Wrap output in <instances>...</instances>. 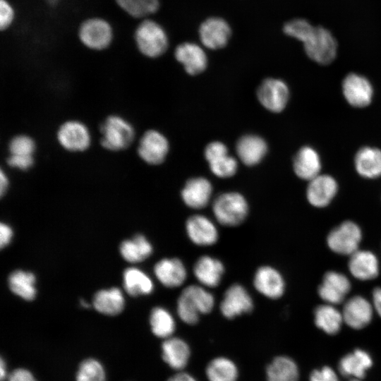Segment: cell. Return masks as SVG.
I'll list each match as a JSON object with an SVG mask.
<instances>
[{"label": "cell", "instance_id": "6da1fadb", "mask_svg": "<svg viewBox=\"0 0 381 381\" xmlns=\"http://www.w3.org/2000/svg\"><path fill=\"white\" fill-rule=\"evenodd\" d=\"M284 32L302 42L308 56L320 64H329L336 57V40L323 27H314L305 19L296 18L284 25Z\"/></svg>", "mask_w": 381, "mask_h": 381}, {"label": "cell", "instance_id": "7a4b0ae2", "mask_svg": "<svg viewBox=\"0 0 381 381\" xmlns=\"http://www.w3.org/2000/svg\"><path fill=\"white\" fill-rule=\"evenodd\" d=\"M214 305V297L206 287L191 284L185 287L178 297L176 313L182 322L194 325L201 315L210 313Z\"/></svg>", "mask_w": 381, "mask_h": 381}, {"label": "cell", "instance_id": "3957f363", "mask_svg": "<svg viewBox=\"0 0 381 381\" xmlns=\"http://www.w3.org/2000/svg\"><path fill=\"white\" fill-rule=\"evenodd\" d=\"M212 208L217 222L228 227L241 224L249 212L246 199L237 192H226L219 195L214 199Z\"/></svg>", "mask_w": 381, "mask_h": 381}, {"label": "cell", "instance_id": "277c9868", "mask_svg": "<svg viewBox=\"0 0 381 381\" xmlns=\"http://www.w3.org/2000/svg\"><path fill=\"white\" fill-rule=\"evenodd\" d=\"M135 37L138 49L146 56L158 57L167 49V35L162 26L154 20H143L138 26Z\"/></svg>", "mask_w": 381, "mask_h": 381}, {"label": "cell", "instance_id": "5b68a950", "mask_svg": "<svg viewBox=\"0 0 381 381\" xmlns=\"http://www.w3.org/2000/svg\"><path fill=\"white\" fill-rule=\"evenodd\" d=\"M101 144L103 147L118 151L127 148L133 142L135 132L127 121L119 116H110L102 124Z\"/></svg>", "mask_w": 381, "mask_h": 381}, {"label": "cell", "instance_id": "8992f818", "mask_svg": "<svg viewBox=\"0 0 381 381\" xmlns=\"http://www.w3.org/2000/svg\"><path fill=\"white\" fill-rule=\"evenodd\" d=\"M361 239L359 226L352 221H345L329 233L327 243L334 253L350 256L358 250Z\"/></svg>", "mask_w": 381, "mask_h": 381}, {"label": "cell", "instance_id": "52a82bcc", "mask_svg": "<svg viewBox=\"0 0 381 381\" xmlns=\"http://www.w3.org/2000/svg\"><path fill=\"white\" fill-rule=\"evenodd\" d=\"M254 309V302L248 291L242 284L234 283L224 291L219 304L222 315L233 320L243 314H248Z\"/></svg>", "mask_w": 381, "mask_h": 381}, {"label": "cell", "instance_id": "ba28073f", "mask_svg": "<svg viewBox=\"0 0 381 381\" xmlns=\"http://www.w3.org/2000/svg\"><path fill=\"white\" fill-rule=\"evenodd\" d=\"M260 103L267 110L278 113L286 107L289 90L282 80L267 78L260 84L257 91Z\"/></svg>", "mask_w": 381, "mask_h": 381}, {"label": "cell", "instance_id": "9c48e42d", "mask_svg": "<svg viewBox=\"0 0 381 381\" xmlns=\"http://www.w3.org/2000/svg\"><path fill=\"white\" fill-rule=\"evenodd\" d=\"M186 233L189 240L198 246L214 245L219 239V231L215 224L207 217L194 214L185 224Z\"/></svg>", "mask_w": 381, "mask_h": 381}, {"label": "cell", "instance_id": "30bf717a", "mask_svg": "<svg viewBox=\"0 0 381 381\" xmlns=\"http://www.w3.org/2000/svg\"><path fill=\"white\" fill-rule=\"evenodd\" d=\"M253 284L259 294L274 300L283 296L286 287L282 274L270 265H262L256 270Z\"/></svg>", "mask_w": 381, "mask_h": 381}, {"label": "cell", "instance_id": "8fae6325", "mask_svg": "<svg viewBox=\"0 0 381 381\" xmlns=\"http://www.w3.org/2000/svg\"><path fill=\"white\" fill-rule=\"evenodd\" d=\"M205 157L212 172L219 178L234 176L238 168L236 159L229 155L227 147L222 142L214 141L205 149Z\"/></svg>", "mask_w": 381, "mask_h": 381}, {"label": "cell", "instance_id": "7c38bea8", "mask_svg": "<svg viewBox=\"0 0 381 381\" xmlns=\"http://www.w3.org/2000/svg\"><path fill=\"white\" fill-rule=\"evenodd\" d=\"M79 37L81 42L90 49H104L111 42V27L103 19L90 18L81 24L79 29Z\"/></svg>", "mask_w": 381, "mask_h": 381}, {"label": "cell", "instance_id": "4fadbf2b", "mask_svg": "<svg viewBox=\"0 0 381 381\" xmlns=\"http://www.w3.org/2000/svg\"><path fill=\"white\" fill-rule=\"evenodd\" d=\"M342 92L347 102L358 108L369 105L373 95L370 81L356 73H349L345 77L342 83Z\"/></svg>", "mask_w": 381, "mask_h": 381}, {"label": "cell", "instance_id": "5bb4252c", "mask_svg": "<svg viewBox=\"0 0 381 381\" xmlns=\"http://www.w3.org/2000/svg\"><path fill=\"white\" fill-rule=\"evenodd\" d=\"M169 151V143L164 135L155 130L146 131L140 140L138 152L150 164H159Z\"/></svg>", "mask_w": 381, "mask_h": 381}, {"label": "cell", "instance_id": "9a60e30c", "mask_svg": "<svg viewBox=\"0 0 381 381\" xmlns=\"http://www.w3.org/2000/svg\"><path fill=\"white\" fill-rule=\"evenodd\" d=\"M374 310L373 305L365 298L354 296L344 305V322L353 329H361L371 322Z\"/></svg>", "mask_w": 381, "mask_h": 381}, {"label": "cell", "instance_id": "2e32d148", "mask_svg": "<svg viewBox=\"0 0 381 381\" xmlns=\"http://www.w3.org/2000/svg\"><path fill=\"white\" fill-rule=\"evenodd\" d=\"M351 287V282L346 275L339 272L329 271L324 275L318 293L327 303L337 305L344 301Z\"/></svg>", "mask_w": 381, "mask_h": 381}, {"label": "cell", "instance_id": "e0dca14e", "mask_svg": "<svg viewBox=\"0 0 381 381\" xmlns=\"http://www.w3.org/2000/svg\"><path fill=\"white\" fill-rule=\"evenodd\" d=\"M57 139L61 145L71 152L84 151L90 144L87 128L78 121H68L59 128Z\"/></svg>", "mask_w": 381, "mask_h": 381}, {"label": "cell", "instance_id": "ac0fdd59", "mask_svg": "<svg viewBox=\"0 0 381 381\" xmlns=\"http://www.w3.org/2000/svg\"><path fill=\"white\" fill-rule=\"evenodd\" d=\"M231 36L228 23L219 17H211L202 23L199 28L201 43L210 49H218L226 46Z\"/></svg>", "mask_w": 381, "mask_h": 381}, {"label": "cell", "instance_id": "d6986e66", "mask_svg": "<svg viewBox=\"0 0 381 381\" xmlns=\"http://www.w3.org/2000/svg\"><path fill=\"white\" fill-rule=\"evenodd\" d=\"M373 365L371 355L365 350L356 349L343 356L338 363V372L349 379L363 380Z\"/></svg>", "mask_w": 381, "mask_h": 381}, {"label": "cell", "instance_id": "ffe728a7", "mask_svg": "<svg viewBox=\"0 0 381 381\" xmlns=\"http://www.w3.org/2000/svg\"><path fill=\"white\" fill-rule=\"evenodd\" d=\"M154 273L157 280L167 288H177L187 279V269L183 262L178 258H166L154 266Z\"/></svg>", "mask_w": 381, "mask_h": 381}, {"label": "cell", "instance_id": "44dd1931", "mask_svg": "<svg viewBox=\"0 0 381 381\" xmlns=\"http://www.w3.org/2000/svg\"><path fill=\"white\" fill-rule=\"evenodd\" d=\"M193 272L200 285L206 288H214L221 283L225 267L219 259L205 255L197 259Z\"/></svg>", "mask_w": 381, "mask_h": 381}, {"label": "cell", "instance_id": "7402d4cb", "mask_svg": "<svg viewBox=\"0 0 381 381\" xmlns=\"http://www.w3.org/2000/svg\"><path fill=\"white\" fill-rule=\"evenodd\" d=\"M337 190V183L332 176L319 174L309 181L306 190L307 200L315 207H324L331 202Z\"/></svg>", "mask_w": 381, "mask_h": 381}, {"label": "cell", "instance_id": "603a6c76", "mask_svg": "<svg viewBox=\"0 0 381 381\" xmlns=\"http://www.w3.org/2000/svg\"><path fill=\"white\" fill-rule=\"evenodd\" d=\"M212 193V186L207 179L195 177L188 180L181 195L186 206L191 209L199 210L207 205Z\"/></svg>", "mask_w": 381, "mask_h": 381}, {"label": "cell", "instance_id": "cb8c5ba5", "mask_svg": "<svg viewBox=\"0 0 381 381\" xmlns=\"http://www.w3.org/2000/svg\"><path fill=\"white\" fill-rule=\"evenodd\" d=\"M349 270L353 277L361 281L376 278L380 272L379 261L371 251L357 250L350 255Z\"/></svg>", "mask_w": 381, "mask_h": 381}, {"label": "cell", "instance_id": "d4e9b609", "mask_svg": "<svg viewBox=\"0 0 381 381\" xmlns=\"http://www.w3.org/2000/svg\"><path fill=\"white\" fill-rule=\"evenodd\" d=\"M8 149L10 156L7 163L9 166L26 170L33 164L35 145L30 137L25 135L14 137L9 143Z\"/></svg>", "mask_w": 381, "mask_h": 381}, {"label": "cell", "instance_id": "484cf974", "mask_svg": "<svg viewBox=\"0 0 381 381\" xmlns=\"http://www.w3.org/2000/svg\"><path fill=\"white\" fill-rule=\"evenodd\" d=\"M174 54L176 60L183 64L185 71L190 75L199 74L207 67V55L197 44L182 43L176 48Z\"/></svg>", "mask_w": 381, "mask_h": 381}, {"label": "cell", "instance_id": "4316f807", "mask_svg": "<svg viewBox=\"0 0 381 381\" xmlns=\"http://www.w3.org/2000/svg\"><path fill=\"white\" fill-rule=\"evenodd\" d=\"M236 149L238 158L243 164L253 166L264 158L267 152V145L258 135H246L238 140Z\"/></svg>", "mask_w": 381, "mask_h": 381}, {"label": "cell", "instance_id": "83f0119b", "mask_svg": "<svg viewBox=\"0 0 381 381\" xmlns=\"http://www.w3.org/2000/svg\"><path fill=\"white\" fill-rule=\"evenodd\" d=\"M190 356L188 344L179 337L165 339L162 344V356L171 368L181 370L188 364Z\"/></svg>", "mask_w": 381, "mask_h": 381}, {"label": "cell", "instance_id": "f1b7e54d", "mask_svg": "<svg viewBox=\"0 0 381 381\" xmlns=\"http://www.w3.org/2000/svg\"><path fill=\"white\" fill-rule=\"evenodd\" d=\"M293 166L297 176L310 181L320 174L321 161L315 149L310 146H303L296 154Z\"/></svg>", "mask_w": 381, "mask_h": 381}, {"label": "cell", "instance_id": "f546056e", "mask_svg": "<svg viewBox=\"0 0 381 381\" xmlns=\"http://www.w3.org/2000/svg\"><path fill=\"white\" fill-rule=\"evenodd\" d=\"M354 164L358 174L366 179L381 176V150L376 147H363L356 154Z\"/></svg>", "mask_w": 381, "mask_h": 381}, {"label": "cell", "instance_id": "4dcf8cb0", "mask_svg": "<svg viewBox=\"0 0 381 381\" xmlns=\"http://www.w3.org/2000/svg\"><path fill=\"white\" fill-rule=\"evenodd\" d=\"M267 381H300L298 364L286 356L275 357L266 369Z\"/></svg>", "mask_w": 381, "mask_h": 381}, {"label": "cell", "instance_id": "1f68e13d", "mask_svg": "<svg viewBox=\"0 0 381 381\" xmlns=\"http://www.w3.org/2000/svg\"><path fill=\"white\" fill-rule=\"evenodd\" d=\"M314 322L316 327L329 335L340 331L344 322L342 313L334 305L326 303L318 306L314 311Z\"/></svg>", "mask_w": 381, "mask_h": 381}, {"label": "cell", "instance_id": "d6a6232c", "mask_svg": "<svg viewBox=\"0 0 381 381\" xmlns=\"http://www.w3.org/2000/svg\"><path fill=\"white\" fill-rule=\"evenodd\" d=\"M124 297L122 291L116 287L100 290L93 298V306L99 313L115 315L120 313L124 308Z\"/></svg>", "mask_w": 381, "mask_h": 381}, {"label": "cell", "instance_id": "836d02e7", "mask_svg": "<svg viewBox=\"0 0 381 381\" xmlns=\"http://www.w3.org/2000/svg\"><path fill=\"white\" fill-rule=\"evenodd\" d=\"M153 252L151 243L141 234L126 240L120 245L122 257L129 262H140L148 258Z\"/></svg>", "mask_w": 381, "mask_h": 381}, {"label": "cell", "instance_id": "e575fe53", "mask_svg": "<svg viewBox=\"0 0 381 381\" xmlns=\"http://www.w3.org/2000/svg\"><path fill=\"white\" fill-rule=\"evenodd\" d=\"M123 287L132 296L150 294L154 290L151 278L136 267H129L123 272Z\"/></svg>", "mask_w": 381, "mask_h": 381}, {"label": "cell", "instance_id": "d590c367", "mask_svg": "<svg viewBox=\"0 0 381 381\" xmlns=\"http://www.w3.org/2000/svg\"><path fill=\"white\" fill-rule=\"evenodd\" d=\"M150 324L152 333L157 337L167 339L172 337L176 330V321L172 314L165 308H154L150 315Z\"/></svg>", "mask_w": 381, "mask_h": 381}, {"label": "cell", "instance_id": "8d00e7d4", "mask_svg": "<svg viewBox=\"0 0 381 381\" xmlns=\"http://www.w3.org/2000/svg\"><path fill=\"white\" fill-rule=\"evenodd\" d=\"M35 277L28 272L16 270L8 277L10 289L22 298L31 301L36 296Z\"/></svg>", "mask_w": 381, "mask_h": 381}, {"label": "cell", "instance_id": "74e56055", "mask_svg": "<svg viewBox=\"0 0 381 381\" xmlns=\"http://www.w3.org/2000/svg\"><path fill=\"white\" fill-rule=\"evenodd\" d=\"M238 374L234 363L224 357L214 358L206 368V375L209 381H236Z\"/></svg>", "mask_w": 381, "mask_h": 381}, {"label": "cell", "instance_id": "f35d334b", "mask_svg": "<svg viewBox=\"0 0 381 381\" xmlns=\"http://www.w3.org/2000/svg\"><path fill=\"white\" fill-rule=\"evenodd\" d=\"M128 14L134 18H142L157 11L159 0H115Z\"/></svg>", "mask_w": 381, "mask_h": 381}, {"label": "cell", "instance_id": "ab89813d", "mask_svg": "<svg viewBox=\"0 0 381 381\" xmlns=\"http://www.w3.org/2000/svg\"><path fill=\"white\" fill-rule=\"evenodd\" d=\"M76 381H105L106 373L102 363L95 358L81 362L75 376Z\"/></svg>", "mask_w": 381, "mask_h": 381}, {"label": "cell", "instance_id": "60d3db41", "mask_svg": "<svg viewBox=\"0 0 381 381\" xmlns=\"http://www.w3.org/2000/svg\"><path fill=\"white\" fill-rule=\"evenodd\" d=\"M339 373L329 365H324L312 370L308 381H340Z\"/></svg>", "mask_w": 381, "mask_h": 381}, {"label": "cell", "instance_id": "b9f144b4", "mask_svg": "<svg viewBox=\"0 0 381 381\" xmlns=\"http://www.w3.org/2000/svg\"><path fill=\"white\" fill-rule=\"evenodd\" d=\"M14 16L13 10L6 0H0V28L6 29L12 23Z\"/></svg>", "mask_w": 381, "mask_h": 381}, {"label": "cell", "instance_id": "7bdbcfd3", "mask_svg": "<svg viewBox=\"0 0 381 381\" xmlns=\"http://www.w3.org/2000/svg\"><path fill=\"white\" fill-rule=\"evenodd\" d=\"M7 380L8 381H37L32 373L25 368L15 369L8 375Z\"/></svg>", "mask_w": 381, "mask_h": 381}, {"label": "cell", "instance_id": "ee69618b", "mask_svg": "<svg viewBox=\"0 0 381 381\" xmlns=\"http://www.w3.org/2000/svg\"><path fill=\"white\" fill-rule=\"evenodd\" d=\"M13 236V231L11 228L1 223L0 225V246L3 248L6 246L11 241Z\"/></svg>", "mask_w": 381, "mask_h": 381}, {"label": "cell", "instance_id": "f6af8a7d", "mask_svg": "<svg viewBox=\"0 0 381 381\" xmlns=\"http://www.w3.org/2000/svg\"><path fill=\"white\" fill-rule=\"evenodd\" d=\"M374 310L381 317V287H376L373 291Z\"/></svg>", "mask_w": 381, "mask_h": 381}, {"label": "cell", "instance_id": "bcb514c9", "mask_svg": "<svg viewBox=\"0 0 381 381\" xmlns=\"http://www.w3.org/2000/svg\"><path fill=\"white\" fill-rule=\"evenodd\" d=\"M168 381H196L190 374L180 372L169 378Z\"/></svg>", "mask_w": 381, "mask_h": 381}, {"label": "cell", "instance_id": "7dc6e473", "mask_svg": "<svg viewBox=\"0 0 381 381\" xmlns=\"http://www.w3.org/2000/svg\"><path fill=\"white\" fill-rule=\"evenodd\" d=\"M8 179L4 171L1 170L0 173V193L1 195L3 196V195L6 191L8 181Z\"/></svg>", "mask_w": 381, "mask_h": 381}, {"label": "cell", "instance_id": "c3c4849f", "mask_svg": "<svg viewBox=\"0 0 381 381\" xmlns=\"http://www.w3.org/2000/svg\"><path fill=\"white\" fill-rule=\"evenodd\" d=\"M7 372H6V363H4V361L1 358L0 361V378L1 381H4L5 379H7Z\"/></svg>", "mask_w": 381, "mask_h": 381}, {"label": "cell", "instance_id": "681fc988", "mask_svg": "<svg viewBox=\"0 0 381 381\" xmlns=\"http://www.w3.org/2000/svg\"><path fill=\"white\" fill-rule=\"evenodd\" d=\"M81 305L85 308L89 307V304L85 301H81Z\"/></svg>", "mask_w": 381, "mask_h": 381}, {"label": "cell", "instance_id": "f907efd6", "mask_svg": "<svg viewBox=\"0 0 381 381\" xmlns=\"http://www.w3.org/2000/svg\"><path fill=\"white\" fill-rule=\"evenodd\" d=\"M349 381H362V380H359V379H349Z\"/></svg>", "mask_w": 381, "mask_h": 381}]
</instances>
